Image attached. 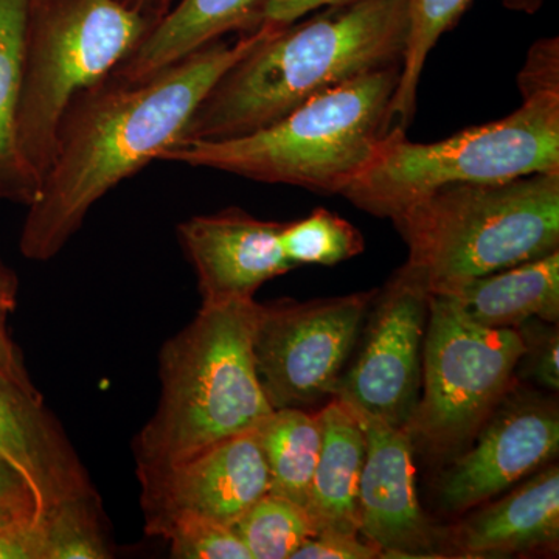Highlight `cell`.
Returning a JSON list of instances; mask_svg holds the SVG:
<instances>
[{"label":"cell","mask_w":559,"mask_h":559,"mask_svg":"<svg viewBox=\"0 0 559 559\" xmlns=\"http://www.w3.org/2000/svg\"><path fill=\"white\" fill-rule=\"evenodd\" d=\"M270 31L263 24L235 43L216 40L142 81L110 73L80 92L62 116L49 170L27 205L22 255L57 257L95 202L183 139L213 84Z\"/></svg>","instance_id":"cell-1"},{"label":"cell","mask_w":559,"mask_h":559,"mask_svg":"<svg viewBox=\"0 0 559 559\" xmlns=\"http://www.w3.org/2000/svg\"><path fill=\"white\" fill-rule=\"evenodd\" d=\"M407 31V0H349L271 24L266 38L213 84L180 142L263 130L331 87L401 64Z\"/></svg>","instance_id":"cell-2"},{"label":"cell","mask_w":559,"mask_h":559,"mask_svg":"<svg viewBox=\"0 0 559 559\" xmlns=\"http://www.w3.org/2000/svg\"><path fill=\"white\" fill-rule=\"evenodd\" d=\"M401 64L316 95L271 127L241 138L191 140L157 160L178 162L323 194H342L370 167L392 131Z\"/></svg>","instance_id":"cell-3"},{"label":"cell","mask_w":559,"mask_h":559,"mask_svg":"<svg viewBox=\"0 0 559 559\" xmlns=\"http://www.w3.org/2000/svg\"><path fill=\"white\" fill-rule=\"evenodd\" d=\"M259 312L255 299L201 305L190 325L165 342L159 403L132 441L138 466L189 459L271 415L253 359Z\"/></svg>","instance_id":"cell-4"},{"label":"cell","mask_w":559,"mask_h":559,"mask_svg":"<svg viewBox=\"0 0 559 559\" xmlns=\"http://www.w3.org/2000/svg\"><path fill=\"white\" fill-rule=\"evenodd\" d=\"M392 223L429 293L520 266L559 250V171L440 187Z\"/></svg>","instance_id":"cell-5"},{"label":"cell","mask_w":559,"mask_h":559,"mask_svg":"<svg viewBox=\"0 0 559 559\" xmlns=\"http://www.w3.org/2000/svg\"><path fill=\"white\" fill-rule=\"evenodd\" d=\"M521 97V108L510 116L440 142L415 143L406 131H390L370 167L342 197L377 218L393 219L419 198L451 183L559 171V90Z\"/></svg>","instance_id":"cell-6"},{"label":"cell","mask_w":559,"mask_h":559,"mask_svg":"<svg viewBox=\"0 0 559 559\" xmlns=\"http://www.w3.org/2000/svg\"><path fill=\"white\" fill-rule=\"evenodd\" d=\"M153 27L119 0H28L16 139L38 190L70 103L109 76Z\"/></svg>","instance_id":"cell-7"},{"label":"cell","mask_w":559,"mask_h":559,"mask_svg":"<svg viewBox=\"0 0 559 559\" xmlns=\"http://www.w3.org/2000/svg\"><path fill=\"white\" fill-rule=\"evenodd\" d=\"M524 341L518 329H489L450 299L429 294L421 390L407 430L430 451L459 450L514 385Z\"/></svg>","instance_id":"cell-8"},{"label":"cell","mask_w":559,"mask_h":559,"mask_svg":"<svg viewBox=\"0 0 559 559\" xmlns=\"http://www.w3.org/2000/svg\"><path fill=\"white\" fill-rule=\"evenodd\" d=\"M377 293L260 304L253 359L272 409H305L336 396Z\"/></svg>","instance_id":"cell-9"},{"label":"cell","mask_w":559,"mask_h":559,"mask_svg":"<svg viewBox=\"0 0 559 559\" xmlns=\"http://www.w3.org/2000/svg\"><path fill=\"white\" fill-rule=\"evenodd\" d=\"M428 312V288L401 267L371 301L358 358L342 374L334 399L407 428L421 390Z\"/></svg>","instance_id":"cell-10"},{"label":"cell","mask_w":559,"mask_h":559,"mask_svg":"<svg viewBox=\"0 0 559 559\" xmlns=\"http://www.w3.org/2000/svg\"><path fill=\"white\" fill-rule=\"evenodd\" d=\"M138 477L145 532L160 538L187 520L231 527L270 492V471L255 430L170 465L138 466Z\"/></svg>","instance_id":"cell-11"},{"label":"cell","mask_w":559,"mask_h":559,"mask_svg":"<svg viewBox=\"0 0 559 559\" xmlns=\"http://www.w3.org/2000/svg\"><path fill=\"white\" fill-rule=\"evenodd\" d=\"M476 432V443L460 454L440 477L444 510L468 511L507 491L557 457V404L516 393L503 396Z\"/></svg>","instance_id":"cell-12"},{"label":"cell","mask_w":559,"mask_h":559,"mask_svg":"<svg viewBox=\"0 0 559 559\" xmlns=\"http://www.w3.org/2000/svg\"><path fill=\"white\" fill-rule=\"evenodd\" d=\"M352 411L367 443L359 484V535L374 544L382 558L436 557L441 538L419 506L414 437L406 428Z\"/></svg>","instance_id":"cell-13"},{"label":"cell","mask_w":559,"mask_h":559,"mask_svg":"<svg viewBox=\"0 0 559 559\" xmlns=\"http://www.w3.org/2000/svg\"><path fill=\"white\" fill-rule=\"evenodd\" d=\"M282 227L237 207L180 223L179 242L197 271L202 305L252 300L264 283L296 270L283 252Z\"/></svg>","instance_id":"cell-14"},{"label":"cell","mask_w":559,"mask_h":559,"mask_svg":"<svg viewBox=\"0 0 559 559\" xmlns=\"http://www.w3.org/2000/svg\"><path fill=\"white\" fill-rule=\"evenodd\" d=\"M0 459L31 485L39 516L62 500L98 496L61 423L38 390L0 373ZM38 516V518H39Z\"/></svg>","instance_id":"cell-15"},{"label":"cell","mask_w":559,"mask_h":559,"mask_svg":"<svg viewBox=\"0 0 559 559\" xmlns=\"http://www.w3.org/2000/svg\"><path fill=\"white\" fill-rule=\"evenodd\" d=\"M447 544L463 558H496L557 549L559 468L538 469L498 502L459 522Z\"/></svg>","instance_id":"cell-16"},{"label":"cell","mask_w":559,"mask_h":559,"mask_svg":"<svg viewBox=\"0 0 559 559\" xmlns=\"http://www.w3.org/2000/svg\"><path fill=\"white\" fill-rule=\"evenodd\" d=\"M274 0H179L112 75L142 81L229 33L248 35L264 24Z\"/></svg>","instance_id":"cell-17"},{"label":"cell","mask_w":559,"mask_h":559,"mask_svg":"<svg viewBox=\"0 0 559 559\" xmlns=\"http://www.w3.org/2000/svg\"><path fill=\"white\" fill-rule=\"evenodd\" d=\"M489 329H520L532 319L558 323L559 250L484 277L430 290Z\"/></svg>","instance_id":"cell-18"},{"label":"cell","mask_w":559,"mask_h":559,"mask_svg":"<svg viewBox=\"0 0 559 559\" xmlns=\"http://www.w3.org/2000/svg\"><path fill=\"white\" fill-rule=\"evenodd\" d=\"M322 447L305 510L319 532L359 533V484L366 433L347 404L333 399L319 411Z\"/></svg>","instance_id":"cell-19"},{"label":"cell","mask_w":559,"mask_h":559,"mask_svg":"<svg viewBox=\"0 0 559 559\" xmlns=\"http://www.w3.org/2000/svg\"><path fill=\"white\" fill-rule=\"evenodd\" d=\"M27 13L28 0H0V200L24 205L38 194L22 165L16 139Z\"/></svg>","instance_id":"cell-20"},{"label":"cell","mask_w":559,"mask_h":559,"mask_svg":"<svg viewBox=\"0 0 559 559\" xmlns=\"http://www.w3.org/2000/svg\"><path fill=\"white\" fill-rule=\"evenodd\" d=\"M255 432L270 471V492L305 509L322 447L319 412L274 409Z\"/></svg>","instance_id":"cell-21"},{"label":"cell","mask_w":559,"mask_h":559,"mask_svg":"<svg viewBox=\"0 0 559 559\" xmlns=\"http://www.w3.org/2000/svg\"><path fill=\"white\" fill-rule=\"evenodd\" d=\"M471 0H407L409 31L401 61L399 87L393 95L392 130L406 131L417 110L419 80L430 51L451 31Z\"/></svg>","instance_id":"cell-22"},{"label":"cell","mask_w":559,"mask_h":559,"mask_svg":"<svg viewBox=\"0 0 559 559\" xmlns=\"http://www.w3.org/2000/svg\"><path fill=\"white\" fill-rule=\"evenodd\" d=\"M252 559H290L305 540L318 535L304 507L267 492L230 527Z\"/></svg>","instance_id":"cell-23"},{"label":"cell","mask_w":559,"mask_h":559,"mask_svg":"<svg viewBox=\"0 0 559 559\" xmlns=\"http://www.w3.org/2000/svg\"><path fill=\"white\" fill-rule=\"evenodd\" d=\"M280 242L294 267L334 266L359 255L366 248L362 234L353 224L325 209L312 210L307 218L283 224Z\"/></svg>","instance_id":"cell-24"},{"label":"cell","mask_w":559,"mask_h":559,"mask_svg":"<svg viewBox=\"0 0 559 559\" xmlns=\"http://www.w3.org/2000/svg\"><path fill=\"white\" fill-rule=\"evenodd\" d=\"M46 559H106L110 554L100 496L62 500L39 516Z\"/></svg>","instance_id":"cell-25"},{"label":"cell","mask_w":559,"mask_h":559,"mask_svg":"<svg viewBox=\"0 0 559 559\" xmlns=\"http://www.w3.org/2000/svg\"><path fill=\"white\" fill-rule=\"evenodd\" d=\"M164 539L176 559H252L234 530L215 521L179 522Z\"/></svg>","instance_id":"cell-26"},{"label":"cell","mask_w":559,"mask_h":559,"mask_svg":"<svg viewBox=\"0 0 559 559\" xmlns=\"http://www.w3.org/2000/svg\"><path fill=\"white\" fill-rule=\"evenodd\" d=\"M524 341V355L521 360H527L530 378L550 392L559 390L558 323L532 319L518 329Z\"/></svg>","instance_id":"cell-27"},{"label":"cell","mask_w":559,"mask_h":559,"mask_svg":"<svg viewBox=\"0 0 559 559\" xmlns=\"http://www.w3.org/2000/svg\"><path fill=\"white\" fill-rule=\"evenodd\" d=\"M17 275L0 260V373L17 382L22 388L36 390L25 369L24 358L17 345L11 340L9 318L17 307Z\"/></svg>","instance_id":"cell-28"},{"label":"cell","mask_w":559,"mask_h":559,"mask_svg":"<svg viewBox=\"0 0 559 559\" xmlns=\"http://www.w3.org/2000/svg\"><path fill=\"white\" fill-rule=\"evenodd\" d=\"M381 550L359 533L319 532L305 540L290 559H374Z\"/></svg>","instance_id":"cell-29"},{"label":"cell","mask_w":559,"mask_h":559,"mask_svg":"<svg viewBox=\"0 0 559 559\" xmlns=\"http://www.w3.org/2000/svg\"><path fill=\"white\" fill-rule=\"evenodd\" d=\"M521 95L559 90V39L544 38L533 44L518 75Z\"/></svg>","instance_id":"cell-30"},{"label":"cell","mask_w":559,"mask_h":559,"mask_svg":"<svg viewBox=\"0 0 559 559\" xmlns=\"http://www.w3.org/2000/svg\"><path fill=\"white\" fill-rule=\"evenodd\" d=\"M0 559H46L39 518H17L0 527Z\"/></svg>","instance_id":"cell-31"},{"label":"cell","mask_w":559,"mask_h":559,"mask_svg":"<svg viewBox=\"0 0 559 559\" xmlns=\"http://www.w3.org/2000/svg\"><path fill=\"white\" fill-rule=\"evenodd\" d=\"M0 509L17 518L38 520L39 516L31 485L3 459H0Z\"/></svg>","instance_id":"cell-32"},{"label":"cell","mask_w":559,"mask_h":559,"mask_svg":"<svg viewBox=\"0 0 559 559\" xmlns=\"http://www.w3.org/2000/svg\"><path fill=\"white\" fill-rule=\"evenodd\" d=\"M344 2H349V0H274L267 10L264 22L274 25H289L308 16L312 11Z\"/></svg>","instance_id":"cell-33"},{"label":"cell","mask_w":559,"mask_h":559,"mask_svg":"<svg viewBox=\"0 0 559 559\" xmlns=\"http://www.w3.org/2000/svg\"><path fill=\"white\" fill-rule=\"evenodd\" d=\"M128 9L138 11L143 17H146L153 25L165 16L175 5V0H119Z\"/></svg>","instance_id":"cell-34"},{"label":"cell","mask_w":559,"mask_h":559,"mask_svg":"<svg viewBox=\"0 0 559 559\" xmlns=\"http://www.w3.org/2000/svg\"><path fill=\"white\" fill-rule=\"evenodd\" d=\"M506 9L511 11H520V13L535 14L538 13L546 0H500Z\"/></svg>","instance_id":"cell-35"},{"label":"cell","mask_w":559,"mask_h":559,"mask_svg":"<svg viewBox=\"0 0 559 559\" xmlns=\"http://www.w3.org/2000/svg\"><path fill=\"white\" fill-rule=\"evenodd\" d=\"M14 520H17V516L11 514L10 511L0 509V527H2V525L9 524V522Z\"/></svg>","instance_id":"cell-36"}]
</instances>
